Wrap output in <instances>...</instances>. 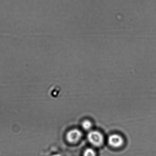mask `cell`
<instances>
[{"label": "cell", "instance_id": "obj_2", "mask_svg": "<svg viewBox=\"0 0 156 156\" xmlns=\"http://www.w3.org/2000/svg\"><path fill=\"white\" fill-rule=\"evenodd\" d=\"M108 143L113 147H119L124 144L123 138L119 135H111L108 138Z\"/></svg>", "mask_w": 156, "mask_h": 156}, {"label": "cell", "instance_id": "obj_5", "mask_svg": "<svg viewBox=\"0 0 156 156\" xmlns=\"http://www.w3.org/2000/svg\"><path fill=\"white\" fill-rule=\"evenodd\" d=\"M84 156H96V153L93 149L88 148L85 150Z\"/></svg>", "mask_w": 156, "mask_h": 156}, {"label": "cell", "instance_id": "obj_3", "mask_svg": "<svg viewBox=\"0 0 156 156\" xmlns=\"http://www.w3.org/2000/svg\"><path fill=\"white\" fill-rule=\"evenodd\" d=\"M82 136V133L80 130L75 129L71 130L67 133V137L69 142L75 143L80 140Z\"/></svg>", "mask_w": 156, "mask_h": 156}, {"label": "cell", "instance_id": "obj_1", "mask_svg": "<svg viewBox=\"0 0 156 156\" xmlns=\"http://www.w3.org/2000/svg\"><path fill=\"white\" fill-rule=\"evenodd\" d=\"M88 139L89 142L94 146H100L103 144V136L98 131H93L90 132L88 135Z\"/></svg>", "mask_w": 156, "mask_h": 156}, {"label": "cell", "instance_id": "obj_4", "mask_svg": "<svg viewBox=\"0 0 156 156\" xmlns=\"http://www.w3.org/2000/svg\"><path fill=\"white\" fill-rule=\"evenodd\" d=\"M82 126L83 129L87 131V130H89L91 129L92 126V124L90 121H89V120H85L82 123Z\"/></svg>", "mask_w": 156, "mask_h": 156}]
</instances>
